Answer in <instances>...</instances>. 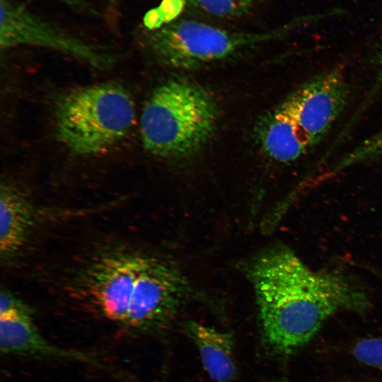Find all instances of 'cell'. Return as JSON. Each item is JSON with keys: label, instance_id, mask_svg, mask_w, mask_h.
Here are the masks:
<instances>
[{"label": "cell", "instance_id": "cell-18", "mask_svg": "<svg viewBox=\"0 0 382 382\" xmlns=\"http://www.w3.org/2000/svg\"><path fill=\"white\" fill-rule=\"evenodd\" d=\"M62 3H64L70 6L76 8L86 9L88 7L87 3L85 0H57Z\"/></svg>", "mask_w": 382, "mask_h": 382}, {"label": "cell", "instance_id": "cell-6", "mask_svg": "<svg viewBox=\"0 0 382 382\" xmlns=\"http://www.w3.org/2000/svg\"><path fill=\"white\" fill-rule=\"evenodd\" d=\"M188 291L187 281L173 265L146 255L123 328L139 334L163 331L175 318Z\"/></svg>", "mask_w": 382, "mask_h": 382}, {"label": "cell", "instance_id": "cell-11", "mask_svg": "<svg viewBox=\"0 0 382 382\" xmlns=\"http://www.w3.org/2000/svg\"><path fill=\"white\" fill-rule=\"evenodd\" d=\"M257 134L263 151L278 163L293 162L312 149L303 132L281 104L262 119Z\"/></svg>", "mask_w": 382, "mask_h": 382}, {"label": "cell", "instance_id": "cell-4", "mask_svg": "<svg viewBox=\"0 0 382 382\" xmlns=\"http://www.w3.org/2000/svg\"><path fill=\"white\" fill-rule=\"evenodd\" d=\"M281 31L234 32L196 20L180 19L154 29L149 45L163 64L192 69L232 57L273 39Z\"/></svg>", "mask_w": 382, "mask_h": 382}, {"label": "cell", "instance_id": "cell-12", "mask_svg": "<svg viewBox=\"0 0 382 382\" xmlns=\"http://www.w3.org/2000/svg\"><path fill=\"white\" fill-rule=\"evenodd\" d=\"M35 223L34 209L28 197L16 185L5 182L0 190V253L7 260L25 243Z\"/></svg>", "mask_w": 382, "mask_h": 382}, {"label": "cell", "instance_id": "cell-9", "mask_svg": "<svg viewBox=\"0 0 382 382\" xmlns=\"http://www.w3.org/2000/svg\"><path fill=\"white\" fill-rule=\"evenodd\" d=\"M0 348L6 354L71 359L98 364L87 354L57 347L47 341L37 330L32 315L0 318Z\"/></svg>", "mask_w": 382, "mask_h": 382}, {"label": "cell", "instance_id": "cell-8", "mask_svg": "<svg viewBox=\"0 0 382 382\" xmlns=\"http://www.w3.org/2000/svg\"><path fill=\"white\" fill-rule=\"evenodd\" d=\"M349 89L340 68L323 71L300 86L281 105L313 148L328 133L343 112Z\"/></svg>", "mask_w": 382, "mask_h": 382}, {"label": "cell", "instance_id": "cell-14", "mask_svg": "<svg viewBox=\"0 0 382 382\" xmlns=\"http://www.w3.org/2000/svg\"><path fill=\"white\" fill-rule=\"evenodd\" d=\"M382 155V127L374 134L364 140L352 151L343 156L334 166L330 174L347 167L363 163Z\"/></svg>", "mask_w": 382, "mask_h": 382}, {"label": "cell", "instance_id": "cell-3", "mask_svg": "<svg viewBox=\"0 0 382 382\" xmlns=\"http://www.w3.org/2000/svg\"><path fill=\"white\" fill-rule=\"evenodd\" d=\"M135 110L132 95L118 83H99L71 89L54 105L57 138L77 156L107 153L129 134L135 122Z\"/></svg>", "mask_w": 382, "mask_h": 382}, {"label": "cell", "instance_id": "cell-7", "mask_svg": "<svg viewBox=\"0 0 382 382\" xmlns=\"http://www.w3.org/2000/svg\"><path fill=\"white\" fill-rule=\"evenodd\" d=\"M0 46L9 49L29 45L70 55L91 66L103 69L113 65L112 53L86 42L11 0H1Z\"/></svg>", "mask_w": 382, "mask_h": 382}, {"label": "cell", "instance_id": "cell-13", "mask_svg": "<svg viewBox=\"0 0 382 382\" xmlns=\"http://www.w3.org/2000/svg\"><path fill=\"white\" fill-rule=\"evenodd\" d=\"M187 6L206 17L230 20L243 17L256 0H185Z\"/></svg>", "mask_w": 382, "mask_h": 382}, {"label": "cell", "instance_id": "cell-10", "mask_svg": "<svg viewBox=\"0 0 382 382\" xmlns=\"http://www.w3.org/2000/svg\"><path fill=\"white\" fill-rule=\"evenodd\" d=\"M183 331L197 347L202 366L212 380L231 382L236 378L235 342L231 333L194 320L185 322Z\"/></svg>", "mask_w": 382, "mask_h": 382}, {"label": "cell", "instance_id": "cell-17", "mask_svg": "<svg viewBox=\"0 0 382 382\" xmlns=\"http://www.w3.org/2000/svg\"><path fill=\"white\" fill-rule=\"evenodd\" d=\"M375 62L377 66V74L375 83L370 93V97H374L382 86V38L376 54Z\"/></svg>", "mask_w": 382, "mask_h": 382}, {"label": "cell", "instance_id": "cell-16", "mask_svg": "<svg viewBox=\"0 0 382 382\" xmlns=\"http://www.w3.org/2000/svg\"><path fill=\"white\" fill-rule=\"evenodd\" d=\"M32 314L28 306L11 292L2 290L0 294V318Z\"/></svg>", "mask_w": 382, "mask_h": 382}, {"label": "cell", "instance_id": "cell-2", "mask_svg": "<svg viewBox=\"0 0 382 382\" xmlns=\"http://www.w3.org/2000/svg\"><path fill=\"white\" fill-rule=\"evenodd\" d=\"M219 116L217 102L207 89L187 79H170L144 105L139 121L143 146L162 158L192 156L213 137Z\"/></svg>", "mask_w": 382, "mask_h": 382}, {"label": "cell", "instance_id": "cell-5", "mask_svg": "<svg viewBox=\"0 0 382 382\" xmlns=\"http://www.w3.org/2000/svg\"><path fill=\"white\" fill-rule=\"evenodd\" d=\"M145 257L120 250L94 256L79 274L77 293L103 316L122 327Z\"/></svg>", "mask_w": 382, "mask_h": 382}, {"label": "cell", "instance_id": "cell-15", "mask_svg": "<svg viewBox=\"0 0 382 382\" xmlns=\"http://www.w3.org/2000/svg\"><path fill=\"white\" fill-rule=\"evenodd\" d=\"M352 354L358 361L382 370V336L359 340L352 347Z\"/></svg>", "mask_w": 382, "mask_h": 382}, {"label": "cell", "instance_id": "cell-1", "mask_svg": "<svg viewBox=\"0 0 382 382\" xmlns=\"http://www.w3.org/2000/svg\"><path fill=\"white\" fill-rule=\"evenodd\" d=\"M248 274L262 340L278 355L288 356L308 343L335 313L363 311L369 306L366 291L348 277L334 270H313L286 247L261 254Z\"/></svg>", "mask_w": 382, "mask_h": 382}]
</instances>
